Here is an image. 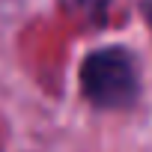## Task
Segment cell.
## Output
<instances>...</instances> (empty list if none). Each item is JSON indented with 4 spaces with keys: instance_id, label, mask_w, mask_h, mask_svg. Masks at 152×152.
Returning a JSON list of instances; mask_svg holds the SVG:
<instances>
[{
    "instance_id": "1",
    "label": "cell",
    "mask_w": 152,
    "mask_h": 152,
    "mask_svg": "<svg viewBox=\"0 0 152 152\" xmlns=\"http://www.w3.org/2000/svg\"><path fill=\"white\" fill-rule=\"evenodd\" d=\"M81 93L99 110H125L140 96L137 60L122 45L96 48L81 60Z\"/></svg>"
},
{
    "instance_id": "2",
    "label": "cell",
    "mask_w": 152,
    "mask_h": 152,
    "mask_svg": "<svg viewBox=\"0 0 152 152\" xmlns=\"http://www.w3.org/2000/svg\"><path fill=\"white\" fill-rule=\"evenodd\" d=\"M60 3L75 12V15H84V18H102L110 6V0H60Z\"/></svg>"
}]
</instances>
